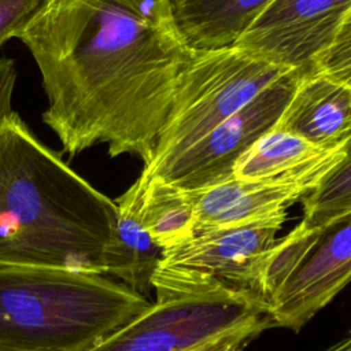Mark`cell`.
Instances as JSON below:
<instances>
[{
    "instance_id": "277c9868",
    "label": "cell",
    "mask_w": 351,
    "mask_h": 351,
    "mask_svg": "<svg viewBox=\"0 0 351 351\" xmlns=\"http://www.w3.org/2000/svg\"><path fill=\"white\" fill-rule=\"evenodd\" d=\"M292 70L252 58L236 47L196 51L180 74L152 156L140 176L163 169Z\"/></svg>"
},
{
    "instance_id": "9a60e30c",
    "label": "cell",
    "mask_w": 351,
    "mask_h": 351,
    "mask_svg": "<svg viewBox=\"0 0 351 351\" xmlns=\"http://www.w3.org/2000/svg\"><path fill=\"white\" fill-rule=\"evenodd\" d=\"M141 192V222L152 241L170 250L195 233V210L189 191L159 177L134 181Z\"/></svg>"
},
{
    "instance_id": "5bb4252c",
    "label": "cell",
    "mask_w": 351,
    "mask_h": 351,
    "mask_svg": "<svg viewBox=\"0 0 351 351\" xmlns=\"http://www.w3.org/2000/svg\"><path fill=\"white\" fill-rule=\"evenodd\" d=\"M273 0H173L176 22L195 51L233 47Z\"/></svg>"
},
{
    "instance_id": "6da1fadb",
    "label": "cell",
    "mask_w": 351,
    "mask_h": 351,
    "mask_svg": "<svg viewBox=\"0 0 351 351\" xmlns=\"http://www.w3.org/2000/svg\"><path fill=\"white\" fill-rule=\"evenodd\" d=\"M15 38L38 67L48 101L43 122L62 154L104 144L111 158L151 159L196 52L173 0H40Z\"/></svg>"
},
{
    "instance_id": "7c38bea8",
    "label": "cell",
    "mask_w": 351,
    "mask_h": 351,
    "mask_svg": "<svg viewBox=\"0 0 351 351\" xmlns=\"http://www.w3.org/2000/svg\"><path fill=\"white\" fill-rule=\"evenodd\" d=\"M189 195L196 232L287 215V208L308 195V191L291 184L232 178L204 189L189 191Z\"/></svg>"
},
{
    "instance_id": "603a6c76",
    "label": "cell",
    "mask_w": 351,
    "mask_h": 351,
    "mask_svg": "<svg viewBox=\"0 0 351 351\" xmlns=\"http://www.w3.org/2000/svg\"><path fill=\"white\" fill-rule=\"evenodd\" d=\"M350 333H351V330H350Z\"/></svg>"
},
{
    "instance_id": "8fae6325",
    "label": "cell",
    "mask_w": 351,
    "mask_h": 351,
    "mask_svg": "<svg viewBox=\"0 0 351 351\" xmlns=\"http://www.w3.org/2000/svg\"><path fill=\"white\" fill-rule=\"evenodd\" d=\"M274 128L335 148L351 136V88L313 67L303 71Z\"/></svg>"
},
{
    "instance_id": "ffe728a7",
    "label": "cell",
    "mask_w": 351,
    "mask_h": 351,
    "mask_svg": "<svg viewBox=\"0 0 351 351\" xmlns=\"http://www.w3.org/2000/svg\"><path fill=\"white\" fill-rule=\"evenodd\" d=\"M258 337L256 335H240V336H234L230 339H226L223 341H221L219 344L214 346L210 351H244V348L255 339Z\"/></svg>"
},
{
    "instance_id": "8992f818",
    "label": "cell",
    "mask_w": 351,
    "mask_h": 351,
    "mask_svg": "<svg viewBox=\"0 0 351 351\" xmlns=\"http://www.w3.org/2000/svg\"><path fill=\"white\" fill-rule=\"evenodd\" d=\"M285 219L287 215H276L196 230L185 243L163 251L152 289L214 282L267 304L269 270Z\"/></svg>"
},
{
    "instance_id": "d6986e66",
    "label": "cell",
    "mask_w": 351,
    "mask_h": 351,
    "mask_svg": "<svg viewBox=\"0 0 351 351\" xmlns=\"http://www.w3.org/2000/svg\"><path fill=\"white\" fill-rule=\"evenodd\" d=\"M16 84L15 62L8 58H0V122L12 110V96Z\"/></svg>"
},
{
    "instance_id": "e0dca14e",
    "label": "cell",
    "mask_w": 351,
    "mask_h": 351,
    "mask_svg": "<svg viewBox=\"0 0 351 351\" xmlns=\"http://www.w3.org/2000/svg\"><path fill=\"white\" fill-rule=\"evenodd\" d=\"M313 67L351 88V10L346 14L330 45L315 59Z\"/></svg>"
},
{
    "instance_id": "52a82bcc",
    "label": "cell",
    "mask_w": 351,
    "mask_h": 351,
    "mask_svg": "<svg viewBox=\"0 0 351 351\" xmlns=\"http://www.w3.org/2000/svg\"><path fill=\"white\" fill-rule=\"evenodd\" d=\"M302 73H287L177 159L155 174L141 177H159L186 191H199L232 180L240 156L276 126Z\"/></svg>"
},
{
    "instance_id": "44dd1931",
    "label": "cell",
    "mask_w": 351,
    "mask_h": 351,
    "mask_svg": "<svg viewBox=\"0 0 351 351\" xmlns=\"http://www.w3.org/2000/svg\"><path fill=\"white\" fill-rule=\"evenodd\" d=\"M322 351H351V333Z\"/></svg>"
},
{
    "instance_id": "30bf717a",
    "label": "cell",
    "mask_w": 351,
    "mask_h": 351,
    "mask_svg": "<svg viewBox=\"0 0 351 351\" xmlns=\"http://www.w3.org/2000/svg\"><path fill=\"white\" fill-rule=\"evenodd\" d=\"M344 144L322 148L295 133L273 128L240 156L233 178L291 184L310 193L344 159Z\"/></svg>"
},
{
    "instance_id": "4fadbf2b",
    "label": "cell",
    "mask_w": 351,
    "mask_h": 351,
    "mask_svg": "<svg viewBox=\"0 0 351 351\" xmlns=\"http://www.w3.org/2000/svg\"><path fill=\"white\" fill-rule=\"evenodd\" d=\"M117 203L114 240L106 255V274L119 278L133 291L147 295L152 289V277L163 251L152 241L143 226L141 192L133 182Z\"/></svg>"
},
{
    "instance_id": "ba28073f",
    "label": "cell",
    "mask_w": 351,
    "mask_h": 351,
    "mask_svg": "<svg viewBox=\"0 0 351 351\" xmlns=\"http://www.w3.org/2000/svg\"><path fill=\"white\" fill-rule=\"evenodd\" d=\"M351 0H273L233 47L267 63L306 71L330 45Z\"/></svg>"
},
{
    "instance_id": "7402d4cb",
    "label": "cell",
    "mask_w": 351,
    "mask_h": 351,
    "mask_svg": "<svg viewBox=\"0 0 351 351\" xmlns=\"http://www.w3.org/2000/svg\"><path fill=\"white\" fill-rule=\"evenodd\" d=\"M0 351H14V350H8V348H4V347H0Z\"/></svg>"
},
{
    "instance_id": "9c48e42d",
    "label": "cell",
    "mask_w": 351,
    "mask_h": 351,
    "mask_svg": "<svg viewBox=\"0 0 351 351\" xmlns=\"http://www.w3.org/2000/svg\"><path fill=\"white\" fill-rule=\"evenodd\" d=\"M351 282V215L324 229L267 300L271 328L299 332Z\"/></svg>"
},
{
    "instance_id": "3957f363",
    "label": "cell",
    "mask_w": 351,
    "mask_h": 351,
    "mask_svg": "<svg viewBox=\"0 0 351 351\" xmlns=\"http://www.w3.org/2000/svg\"><path fill=\"white\" fill-rule=\"evenodd\" d=\"M151 302L106 274L45 266H0V347L89 351Z\"/></svg>"
},
{
    "instance_id": "7a4b0ae2",
    "label": "cell",
    "mask_w": 351,
    "mask_h": 351,
    "mask_svg": "<svg viewBox=\"0 0 351 351\" xmlns=\"http://www.w3.org/2000/svg\"><path fill=\"white\" fill-rule=\"evenodd\" d=\"M11 111L0 122V266L106 274L117 203Z\"/></svg>"
},
{
    "instance_id": "2e32d148",
    "label": "cell",
    "mask_w": 351,
    "mask_h": 351,
    "mask_svg": "<svg viewBox=\"0 0 351 351\" xmlns=\"http://www.w3.org/2000/svg\"><path fill=\"white\" fill-rule=\"evenodd\" d=\"M344 148L346 155L339 166L302 199L300 223L308 230L322 232L351 215V136Z\"/></svg>"
},
{
    "instance_id": "5b68a950",
    "label": "cell",
    "mask_w": 351,
    "mask_h": 351,
    "mask_svg": "<svg viewBox=\"0 0 351 351\" xmlns=\"http://www.w3.org/2000/svg\"><path fill=\"white\" fill-rule=\"evenodd\" d=\"M141 314L89 351H200L271 328L262 299L206 282L155 289Z\"/></svg>"
},
{
    "instance_id": "ac0fdd59",
    "label": "cell",
    "mask_w": 351,
    "mask_h": 351,
    "mask_svg": "<svg viewBox=\"0 0 351 351\" xmlns=\"http://www.w3.org/2000/svg\"><path fill=\"white\" fill-rule=\"evenodd\" d=\"M40 0H0V45L15 38Z\"/></svg>"
}]
</instances>
